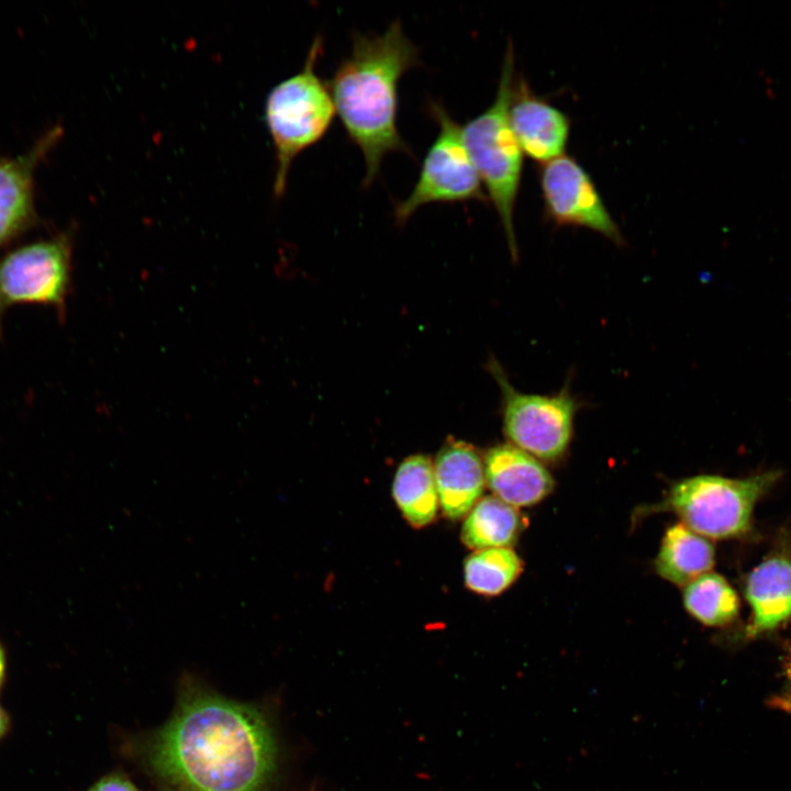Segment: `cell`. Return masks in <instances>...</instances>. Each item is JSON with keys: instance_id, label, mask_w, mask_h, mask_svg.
<instances>
[{"instance_id": "obj_1", "label": "cell", "mask_w": 791, "mask_h": 791, "mask_svg": "<svg viewBox=\"0 0 791 791\" xmlns=\"http://www.w3.org/2000/svg\"><path fill=\"white\" fill-rule=\"evenodd\" d=\"M167 791H271L278 746L257 708L185 682L168 722L143 748Z\"/></svg>"}, {"instance_id": "obj_2", "label": "cell", "mask_w": 791, "mask_h": 791, "mask_svg": "<svg viewBox=\"0 0 791 791\" xmlns=\"http://www.w3.org/2000/svg\"><path fill=\"white\" fill-rule=\"evenodd\" d=\"M417 65L419 48L394 20L381 34H354L349 55L328 82L335 111L363 154L365 187L377 178L387 154L412 155L398 130V86Z\"/></svg>"}, {"instance_id": "obj_3", "label": "cell", "mask_w": 791, "mask_h": 791, "mask_svg": "<svg viewBox=\"0 0 791 791\" xmlns=\"http://www.w3.org/2000/svg\"><path fill=\"white\" fill-rule=\"evenodd\" d=\"M514 52L509 44L503 57L493 102L463 127V138L471 161L500 218L512 259H517L513 225L523 152L511 129L509 111L513 97Z\"/></svg>"}, {"instance_id": "obj_4", "label": "cell", "mask_w": 791, "mask_h": 791, "mask_svg": "<svg viewBox=\"0 0 791 791\" xmlns=\"http://www.w3.org/2000/svg\"><path fill=\"white\" fill-rule=\"evenodd\" d=\"M322 53V37L315 36L302 68L266 99L265 120L276 155L274 194L279 198L296 157L325 135L336 113L328 85L315 70Z\"/></svg>"}, {"instance_id": "obj_5", "label": "cell", "mask_w": 791, "mask_h": 791, "mask_svg": "<svg viewBox=\"0 0 791 791\" xmlns=\"http://www.w3.org/2000/svg\"><path fill=\"white\" fill-rule=\"evenodd\" d=\"M780 476L770 470L739 479L715 475L686 478L670 489L664 506L706 538H738L750 531L756 503Z\"/></svg>"}, {"instance_id": "obj_6", "label": "cell", "mask_w": 791, "mask_h": 791, "mask_svg": "<svg viewBox=\"0 0 791 791\" xmlns=\"http://www.w3.org/2000/svg\"><path fill=\"white\" fill-rule=\"evenodd\" d=\"M487 368L501 392L503 431L511 444L537 459H560L571 443L579 401L567 387L550 396L517 391L493 357Z\"/></svg>"}, {"instance_id": "obj_7", "label": "cell", "mask_w": 791, "mask_h": 791, "mask_svg": "<svg viewBox=\"0 0 791 791\" xmlns=\"http://www.w3.org/2000/svg\"><path fill=\"white\" fill-rule=\"evenodd\" d=\"M73 275V235L55 236L15 247L0 258V337L3 317L19 304H37L65 316Z\"/></svg>"}, {"instance_id": "obj_8", "label": "cell", "mask_w": 791, "mask_h": 791, "mask_svg": "<svg viewBox=\"0 0 791 791\" xmlns=\"http://www.w3.org/2000/svg\"><path fill=\"white\" fill-rule=\"evenodd\" d=\"M438 133L428 148L419 178L394 208L398 224H404L421 207L430 203L487 202L479 175L463 138V127L439 102H430Z\"/></svg>"}, {"instance_id": "obj_9", "label": "cell", "mask_w": 791, "mask_h": 791, "mask_svg": "<svg viewBox=\"0 0 791 791\" xmlns=\"http://www.w3.org/2000/svg\"><path fill=\"white\" fill-rule=\"evenodd\" d=\"M541 188L546 212L557 224L590 229L623 244L591 177L575 158L561 155L543 164Z\"/></svg>"}, {"instance_id": "obj_10", "label": "cell", "mask_w": 791, "mask_h": 791, "mask_svg": "<svg viewBox=\"0 0 791 791\" xmlns=\"http://www.w3.org/2000/svg\"><path fill=\"white\" fill-rule=\"evenodd\" d=\"M60 135L62 129L55 126L27 152L14 157L0 156V249L36 224L35 171Z\"/></svg>"}, {"instance_id": "obj_11", "label": "cell", "mask_w": 791, "mask_h": 791, "mask_svg": "<svg viewBox=\"0 0 791 791\" xmlns=\"http://www.w3.org/2000/svg\"><path fill=\"white\" fill-rule=\"evenodd\" d=\"M513 134L530 158L547 163L561 155L570 122L567 115L536 97L524 79L515 80L509 111Z\"/></svg>"}, {"instance_id": "obj_12", "label": "cell", "mask_w": 791, "mask_h": 791, "mask_svg": "<svg viewBox=\"0 0 791 791\" xmlns=\"http://www.w3.org/2000/svg\"><path fill=\"white\" fill-rule=\"evenodd\" d=\"M745 598L751 615L745 638L772 633L791 621V554L780 547L770 553L747 576Z\"/></svg>"}, {"instance_id": "obj_13", "label": "cell", "mask_w": 791, "mask_h": 791, "mask_svg": "<svg viewBox=\"0 0 791 791\" xmlns=\"http://www.w3.org/2000/svg\"><path fill=\"white\" fill-rule=\"evenodd\" d=\"M483 464L494 497L514 508L534 505L554 488V479L539 459L512 444L490 448Z\"/></svg>"}, {"instance_id": "obj_14", "label": "cell", "mask_w": 791, "mask_h": 791, "mask_svg": "<svg viewBox=\"0 0 791 791\" xmlns=\"http://www.w3.org/2000/svg\"><path fill=\"white\" fill-rule=\"evenodd\" d=\"M434 475L443 513L452 520L475 506L486 483L484 464L477 448L452 438L436 456Z\"/></svg>"}, {"instance_id": "obj_15", "label": "cell", "mask_w": 791, "mask_h": 791, "mask_svg": "<svg viewBox=\"0 0 791 791\" xmlns=\"http://www.w3.org/2000/svg\"><path fill=\"white\" fill-rule=\"evenodd\" d=\"M714 562L715 549L712 543L678 523L666 531L655 560V569L667 581L686 587L710 572Z\"/></svg>"}, {"instance_id": "obj_16", "label": "cell", "mask_w": 791, "mask_h": 791, "mask_svg": "<svg viewBox=\"0 0 791 791\" xmlns=\"http://www.w3.org/2000/svg\"><path fill=\"white\" fill-rule=\"evenodd\" d=\"M392 494L404 519L414 527L430 524L438 510L434 464L425 455H413L399 466Z\"/></svg>"}, {"instance_id": "obj_17", "label": "cell", "mask_w": 791, "mask_h": 791, "mask_svg": "<svg viewBox=\"0 0 791 791\" xmlns=\"http://www.w3.org/2000/svg\"><path fill=\"white\" fill-rule=\"evenodd\" d=\"M525 526V517L516 508L494 495L484 497L469 511L461 541L476 550L506 547L516 542Z\"/></svg>"}, {"instance_id": "obj_18", "label": "cell", "mask_w": 791, "mask_h": 791, "mask_svg": "<svg viewBox=\"0 0 791 791\" xmlns=\"http://www.w3.org/2000/svg\"><path fill=\"white\" fill-rule=\"evenodd\" d=\"M686 610L708 626H725L739 614V599L727 580L715 572H706L683 590Z\"/></svg>"}, {"instance_id": "obj_19", "label": "cell", "mask_w": 791, "mask_h": 791, "mask_svg": "<svg viewBox=\"0 0 791 791\" xmlns=\"http://www.w3.org/2000/svg\"><path fill=\"white\" fill-rule=\"evenodd\" d=\"M523 561L508 547L480 549L465 561L466 587L482 595H498L521 575Z\"/></svg>"}, {"instance_id": "obj_20", "label": "cell", "mask_w": 791, "mask_h": 791, "mask_svg": "<svg viewBox=\"0 0 791 791\" xmlns=\"http://www.w3.org/2000/svg\"><path fill=\"white\" fill-rule=\"evenodd\" d=\"M768 704L776 710L791 712V655L784 662L782 687L771 695Z\"/></svg>"}, {"instance_id": "obj_21", "label": "cell", "mask_w": 791, "mask_h": 791, "mask_svg": "<svg viewBox=\"0 0 791 791\" xmlns=\"http://www.w3.org/2000/svg\"><path fill=\"white\" fill-rule=\"evenodd\" d=\"M89 791H138L123 775L111 773L96 782Z\"/></svg>"}, {"instance_id": "obj_22", "label": "cell", "mask_w": 791, "mask_h": 791, "mask_svg": "<svg viewBox=\"0 0 791 791\" xmlns=\"http://www.w3.org/2000/svg\"><path fill=\"white\" fill-rule=\"evenodd\" d=\"M7 723H8L7 716L0 708V737L3 735V733L7 729Z\"/></svg>"}, {"instance_id": "obj_23", "label": "cell", "mask_w": 791, "mask_h": 791, "mask_svg": "<svg viewBox=\"0 0 791 791\" xmlns=\"http://www.w3.org/2000/svg\"><path fill=\"white\" fill-rule=\"evenodd\" d=\"M3 675H4V653H3L2 647L0 646V684L2 682Z\"/></svg>"}]
</instances>
